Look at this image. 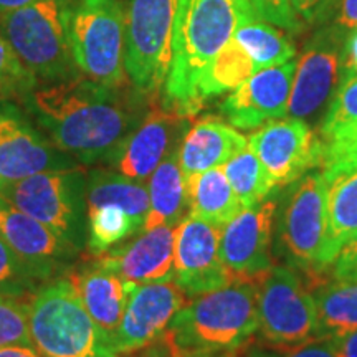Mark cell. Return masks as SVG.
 I'll list each match as a JSON object with an SVG mask.
<instances>
[{
	"label": "cell",
	"instance_id": "cell-35",
	"mask_svg": "<svg viewBox=\"0 0 357 357\" xmlns=\"http://www.w3.org/2000/svg\"><path fill=\"white\" fill-rule=\"evenodd\" d=\"M38 79L25 68L7 40L0 35V95L26 96Z\"/></svg>",
	"mask_w": 357,
	"mask_h": 357
},
{
	"label": "cell",
	"instance_id": "cell-40",
	"mask_svg": "<svg viewBox=\"0 0 357 357\" xmlns=\"http://www.w3.org/2000/svg\"><path fill=\"white\" fill-rule=\"evenodd\" d=\"M283 357H337L331 339H314L301 346L291 347Z\"/></svg>",
	"mask_w": 357,
	"mask_h": 357
},
{
	"label": "cell",
	"instance_id": "cell-7",
	"mask_svg": "<svg viewBox=\"0 0 357 357\" xmlns=\"http://www.w3.org/2000/svg\"><path fill=\"white\" fill-rule=\"evenodd\" d=\"M70 47L83 77L106 86H124V6L121 0L71 3Z\"/></svg>",
	"mask_w": 357,
	"mask_h": 357
},
{
	"label": "cell",
	"instance_id": "cell-41",
	"mask_svg": "<svg viewBox=\"0 0 357 357\" xmlns=\"http://www.w3.org/2000/svg\"><path fill=\"white\" fill-rule=\"evenodd\" d=\"M336 24L341 30H357V0H337L336 8Z\"/></svg>",
	"mask_w": 357,
	"mask_h": 357
},
{
	"label": "cell",
	"instance_id": "cell-24",
	"mask_svg": "<svg viewBox=\"0 0 357 357\" xmlns=\"http://www.w3.org/2000/svg\"><path fill=\"white\" fill-rule=\"evenodd\" d=\"M147 181L149 212L142 231L160 225L177 227L190 213L189 190L185 176L178 164V149L172 151Z\"/></svg>",
	"mask_w": 357,
	"mask_h": 357
},
{
	"label": "cell",
	"instance_id": "cell-23",
	"mask_svg": "<svg viewBox=\"0 0 357 357\" xmlns=\"http://www.w3.org/2000/svg\"><path fill=\"white\" fill-rule=\"evenodd\" d=\"M247 147L248 141L243 134L220 119L207 116L185 132L178 147V164L187 181L195 174L225 166Z\"/></svg>",
	"mask_w": 357,
	"mask_h": 357
},
{
	"label": "cell",
	"instance_id": "cell-29",
	"mask_svg": "<svg viewBox=\"0 0 357 357\" xmlns=\"http://www.w3.org/2000/svg\"><path fill=\"white\" fill-rule=\"evenodd\" d=\"M255 73L257 68L252 56L231 37L230 42L213 58L208 70L205 71L202 86H200L204 101L238 88Z\"/></svg>",
	"mask_w": 357,
	"mask_h": 357
},
{
	"label": "cell",
	"instance_id": "cell-34",
	"mask_svg": "<svg viewBox=\"0 0 357 357\" xmlns=\"http://www.w3.org/2000/svg\"><path fill=\"white\" fill-rule=\"evenodd\" d=\"M33 347L29 328V305L24 298L0 294V347Z\"/></svg>",
	"mask_w": 357,
	"mask_h": 357
},
{
	"label": "cell",
	"instance_id": "cell-15",
	"mask_svg": "<svg viewBox=\"0 0 357 357\" xmlns=\"http://www.w3.org/2000/svg\"><path fill=\"white\" fill-rule=\"evenodd\" d=\"M187 305V294L174 280L136 284L113 337V349L129 354L151 346L167 331L174 316Z\"/></svg>",
	"mask_w": 357,
	"mask_h": 357
},
{
	"label": "cell",
	"instance_id": "cell-1",
	"mask_svg": "<svg viewBox=\"0 0 357 357\" xmlns=\"http://www.w3.org/2000/svg\"><path fill=\"white\" fill-rule=\"evenodd\" d=\"M134 88L106 86L83 75L32 89L26 106L53 144L79 164H111L147 116Z\"/></svg>",
	"mask_w": 357,
	"mask_h": 357
},
{
	"label": "cell",
	"instance_id": "cell-19",
	"mask_svg": "<svg viewBox=\"0 0 357 357\" xmlns=\"http://www.w3.org/2000/svg\"><path fill=\"white\" fill-rule=\"evenodd\" d=\"M187 128L189 118H182L162 108L151 111L128 137L109 166L129 178L146 182L155 167L172 151L178 149Z\"/></svg>",
	"mask_w": 357,
	"mask_h": 357
},
{
	"label": "cell",
	"instance_id": "cell-43",
	"mask_svg": "<svg viewBox=\"0 0 357 357\" xmlns=\"http://www.w3.org/2000/svg\"><path fill=\"white\" fill-rule=\"evenodd\" d=\"M344 73H357V30L352 32L346 43Z\"/></svg>",
	"mask_w": 357,
	"mask_h": 357
},
{
	"label": "cell",
	"instance_id": "cell-8",
	"mask_svg": "<svg viewBox=\"0 0 357 357\" xmlns=\"http://www.w3.org/2000/svg\"><path fill=\"white\" fill-rule=\"evenodd\" d=\"M177 6L178 0H128L124 8V70L146 96L166 83Z\"/></svg>",
	"mask_w": 357,
	"mask_h": 357
},
{
	"label": "cell",
	"instance_id": "cell-45",
	"mask_svg": "<svg viewBox=\"0 0 357 357\" xmlns=\"http://www.w3.org/2000/svg\"><path fill=\"white\" fill-rule=\"evenodd\" d=\"M33 2H37V0H0V15L17 10V8H22L25 6H30Z\"/></svg>",
	"mask_w": 357,
	"mask_h": 357
},
{
	"label": "cell",
	"instance_id": "cell-42",
	"mask_svg": "<svg viewBox=\"0 0 357 357\" xmlns=\"http://www.w3.org/2000/svg\"><path fill=\"white\" fill-rule=\"evenodd\" d=\"M337 357H357V331H352L346 336L331 339Z\"/></svg>",
	"mask_w": 357,
	"mask_h": 357
},
{
	"label": "cell",
	"instance_id": "cell-31",
	"mask_svg": "<svg viewBox=\"0 0 357 357\" xmlns=\"http://www.w3.org/2000/svg\"><path fill=\"white\" fill-rule=\"evenodd\" d=\"M222 167L245 208L261 204L275 189L260 159L250 147L231 158Z\"/></svg>",
	"mask_w": 357,
	"mask_h": 357
},
{
	"label": "cell",
	"instance_id": "cell-37",
	"mask_svg": "<svg viewBox=\"0 0 357 357\" xmlns=\"http://www.w3.org/2000/svg\"><path fill=\"white\" fill-rule=\"evenodd\" d=\"M321 144H323V155H321L323 169L357 164V128L341 134L336 139L321 142Z\"/></svg>",
	"mask_w": 357,
	"mask_h": 357
},
{
	"label": "cell",
	"instance_id": "cell-21",
	"mask_svg": "<svg viewBox=\"0 0 357 357\" xmlns=\"http://www.w3.org/2000/svg\"><path fill=\"white\" fill-rule=\"evenodd\" d=\"M326 178V231L318 271L336 260L341 248L357 235V164L323 169Z\"/></svg>",
	"mask_w": 357,
	"mask_h": 357
},
{
	"label": "cell",
	"instance_id": "cell-33",
	"mask_svg": "<svg viewBox=\"0 0 357 357\" xmlns=\"http://www.w3.org/2000/svg\"><path fill=\"white\" fill-rule=\"evenodd\" d=\"M43 283L47 281L30 270L20 257L0 238V294L24 298L25 294H33Z\"/></svg>",
	"mask_w": 357,
	"mask_h": 357
},
{
	"label": "cell",
	"instance_id": "cell-27",
	"mask_svg": "<svg viewBox=\"0 0 357 357\" xmlns=\"http://www.w3.org/2000/svg\"><path fill=\"white\" fill-rule=\"evenodd\" d=\"M316 337L337 339L357 331V280H336L316 288Z\"/></svg>",
	"mask_w": 357,
	"mask_h": 357
},
{
	"label": "cell",
	"instance_id": "cell-12",
	"mask_svg": "<svg viewBox=\"0 0 357 357\" xmlns=\"http://www.w3.org/2000/svg\"><path fill=\"white\" fill-rule=\"evenodd\" d=\"M222 229L189 213L176 227L174 281L189 296L236 281L220 257Z\"/></svg>",
	"mask_w": 357,
	"mask_h": 357
},
{
	"label": "cell",
	"instance_id": "cell-10",
	"mask_svg": "<svg viewBox=\"0 0 357 357\" xmlns=\"http://www.w3.org/2000/svg\"><path fill=\"white\" fill-rule=\"evenodd\" d=\"M324 231L326 178L323 172L311 171L293 182L284 199L278 222L280 247L293 265L312 270L318 266Z\"/></svg>",
	"mask_w": 357,
	"mask_h": 357
},
{
	"label": "cell",
	"instance_id": "cell-25",
	"mask_svg": "<svg viewBox=\"0 0 357 357\" xmlns=\"http://www.w3.org/2000/svg\"><path fill=\"white\" fill-rule=\"evenodd\" d=\"M192 215L217 227H225L243 211L223 167H213L187 178Z\"/></svg>",
	"mask_w": 357,
	"mask_h": 357
},
{
	"label": "cell",
	"instance_id": "cell-20",
	"mask_svg": "<svg viewBox=\"0 0 357 357\" xmlns=\"http://www.w3.org/2000/svg\"><path fill=\"white\" fill-rule=\"evenodd\" d=\"M176 227L160 225L141 231L139 238L109 248L96 260L134 284L174 280Z\"/></svg>",
	"mask_w": 357,
	"mask_h": 357
},
{
	"label": "cell",
	"instance_id": "cell-9",
	"mask_svg": "<svg viewBox=\"0 0 357 357\" xmlns=\"http://www.w3.org/2000/svg\"><path fill=\"white\" fill-rule=\"evenodd\" d=\"M258 288V331L263 341L294 347L316 337L314 298L293 268L271 266Z\"/></svg>",
	"mask_w": 357,
	"mask_h": 357
},
{
	"label": "cell",
	"instance_id": "cell-18",
	"mask_svg": "<svg viewBox=\"0 0 357 357\" xmlns=\"http://www.w3.org/2000/svg\"><path fill=\"white\" fill-rule=\"evenodd\" d=\"M296 60L263 68L234 89L223 101L222 114L234 128L255 129L288 114Z\"/></svg>",
	"mask_w": 357,
	"mask_h": 357
},
{
	"label": "cell",
	"instance_id": "cell-38",
	"mask_svg": "<svg viewBox=\"0 0 357 357\" xmlns=\"http://www.w3.org/2000/svg\"><path fill=\"white\" fill-rule=\"evenodd\" d=\"M298 19L307 24L324 22L333 15L337 0H289Z\"/></svg>",
	"mask_w": 357,
	"mask_h": 357
},
{
	"label": "cell",
	"instance_id": "cell-36",
	"mask_svg": "<svg viewBox=\"0 0 357 357\" xmlns=\"http://www.w3.org/2000/svg\"><path fill=\"white\" fill-rule=\"evenodd\" d=\"M248 2L261 20L270 22L291 33L301 30V20L294 13L289 0H248Z\"/></svg>",
	"mask_w": 357,
	"mask_h": 357
},
{
	"label": "cell",
	"instance_id": "cell-46",
	"mask_svg": "<svg viewBox=\"0 0 357 357\" xmlns=\"http://www.w3.org/2000/svg\"><path fill=\"white\" fill-rule=\"evenodd\" d=\"M236 352V351H235ZM235 352H223V354H215V356H205V357H238Z\"/></svg>",
	"mask_w": 357,
	"mask_h": 357
},
{
	"label": "cell",
	"instance_id": "cell-28",
	"mask_svg": "<svg viewBox=\"0 0 357 357\" xmlns=\"http://www.w3.org/2000/svg\"><path fill=\"white\" fill-rule=\"evenodd\" d=\"M234 38L252 56L257 71L283 65L294 58V45L275 26L265 24L260 17H248L236 26Z\"/></svg>",
	"mask_w": 357,
	"mask_h": 357
},
{
	"label": "cell",
	"instance_id": "cell-44",
	"mask_svg": "<svg viewBox=\"0 0 357 357\" xmlns=\"http://www.w3.org/2000/svg\"><path fill=\"white\" fill-rule=\"evenodd\" d=\"M0 357H42L30 346H6L0 347Z\"/></svg>",
	"mask_w": 357,
	"mask_h": 357
},
{
	"label": "cell",
	"instance_id": "cell-2",
	"mask_svg": "<svg viewBox=\"0 0 357 357\" xmlns=\"http://www.w3.org/2000/svg\"><path fill=\"white\" fill-rule=\"evenodd\" d=\"M255 15L248 0H178L162 109L192 118L204 108L200 86L205 71L236 26Z\"/></svg>",
	"mask_w": 357,
	"mask_h": 357
},
{
	"label": "cell",
	"instance_id": "cell-22",
	"mask_svg": "<svg viewBox=\"0 0 357 357\" xmlns=\"http://www.w3.org/2000/svg\"><path fill=\"white\" fill-rule=\"evenodd\" d=\"M68 278L89 316L113 342L136 284L98 260L70 273Z\"/></svg>",
	"mask_w": 357,
	"mask_h": 357
},
{
	"label": "cell",
	"instance_id": "cell-30",
	"mask_svg": "<svg viewBox=\"0 0 357 357\" xmlns=\"http://www.w3.org/2000/svg\"><path fill=\"white\" fill-rule=\"evenodd\" d=\"M139 234L136 222L118 205H98L86 208V247L91 255H101L114 245Z\"/></svg>",
	"mask_w": 357,
	"mask_h": 357
},
{
	"label": "cell",
	"instance_id": "cell-39",
	"mask_svg": "<svg viewBox=\"0 0 357 357\" xmlns=\"http://www.w3.org/2000/svg\"><path fill=\"white\" fill-rule=\"evenodd\" d=\"M333 265L336 280H357V235L352 236L349 242L341 248Z\"/></svg>",
	"mask_w": 357,
	"mask_h": 357
},
{
	"label": "cell",
	"instance_id": "cell-14",
	"mask_svg": "<svg viewBox=\"0 0 357 357\" xmlns=\"http://www.w3.org/2000/svg\"><path fill=\"white\" fill-rule=\"evenodd\" d=\"M248 147L257 154L275 187L293 184L321 166L323 144L303 119H276L253 132Z\"/></svg>",
	"mask_w": 357,
	"mask_h": 357
},
{
	"label": "cell",
	"instance_id": "cell-32",
	"mask_svg": "<svg viewBox=\"0 0 357 357\" xmlns=\"http://www.w3.org/2000/svg\"><path fill=\"white\" fill-rule=\"evenodd\" d=\"M357 128V73H344L321 126V142Z\"/></svg>",
	"mask_w": 357,
	"mask_h": 357
},
{
	"label": "cell",
	"instance_id": "cell-13",
	"mask_svg": "<svg viewBox=\"0 0 357 357\" xmlns=\"http://www.w3.org/2000/svg\"><path fill=\"white\" fill-rule=\"evenodd\" d=\"M344 37L337 26L323 30L307 43L300 61H296L289 116L307 119L323 108L344 77Z\"/></svg>",
	"mask_w": 357,
	"mask_h": 357
},
{
	"label": "cell",
	"instance_id": "cell-3",
	"mask_svg": "<svg viewBox=\"0 0 357 357\" xmlns=\"http://www.w3.org/2000/svg\"><path fill=\"white\" fill-rule=\"evenodd\" d=\"M257 331V281L236 280L187 303L162 339L171 357H205L238 351Z\"/></svg>",
	"mask_w": 357,
	"mask_h": 357
},
{
	"label": "cell",
	"instance_id": "cell-5",
	"mask_svg": "<svg viewBox=\"0 0 357 357\" xmlns=\"http://www.w3.org/2000/svg\"><path fill=\"white\" fill-rule=\"evenodd\" d=\"M70 0H37L0 15V35L37 79L79 77L70 47Z\"/></svg>",
	"mask_w": 357,
	"mask_h": 357
},
{
	"label": "cell",
	"instance_id": "cell-4",
	"mask_svg": "<svg viewBox=\"0 0 357 357\" xmlns=\"http://www.w3.org/2000/svg\"><path fill=\"white\" fill-rule=\"evenodd\" d=\"M26 305L33 349L42 357L119 356L89 316L68 276L43 283Z\"/></svg>",
	"mask_w": 357,
	"mask_h": 357
},
{
	"label": "cell",
	"instance_id": "cell-26",
	"mask_svg": "<svg viewBox=\"0 0 357 357\" xmlns=\"http://www.w3.org/2000/svg\"><path fill=\"white\" fill-rule=\"evenodd\" d=\"M118 205L136 222L139 234L149 212V190L146 182L134 181L118 171L93 169L86 177V208Z\"/></svg>",
	"mask_w": 357,
	"mask_h": 357
},
{
	"label": "cell",
	"instance_id": "cell-6",
	"mask_svg": "<svg viewBox=\"0 0 357 357\" xmlns=\"http://www.w3.org/2000/svg\"><path fill=\"white\" fill-rule=\"evenodd\" d=\"M0 197L82 252L86 243V176L82 167L2 184Z\"/></svg>",
	"mask_w": 357,
	"mask_h": 357
},
{
	"label": "cell",
	"instance_id": "cell-17",
	"mask_svg": "<svg viewBox=\"0 0 357 357\" xmlns=\"http://www.w3.org/2000/svg\"><path fill=\"white\" fill-rule=\"evenodd\" d=\"M0 238L43 281H50L65 273L66 266L79 253V250L61 240L42 222L22 212L2 197Z\"/></svg>",
	"mask_w": 357,
	"mask_h": 357
},
{
	"label": "cell",
	"instance_id": "cell-16",
	"mask_svg": "<svg viewBox=\"0 0 357 357\" xmlns=\"http://www.w3.org/2000/svg\"><path fill=\"white\" fill-rule=\"evenodd\" d=\"M276 212L275 200L243 208L223 227L220 257L238 281H258L273 266L271 235Z\"/></svg>",
	"mask_w": 357,
	"mask_h": 357
},
{
	"label": "cell",
	"instance_id": "cell-11",
	"mask_svg": "<svg viewBox=\"0 0 357 357\" xmlns=\"http://www.w3.org/2000/svg\"><path fill=\"white\" fill-rule=\"evenodd\" d=\"M77 167L78 160L58 149L15 105L0 102V185Z\"/></svg>",
	"mask_w": 357,
	"mask_h": 357
}]
</instances>
